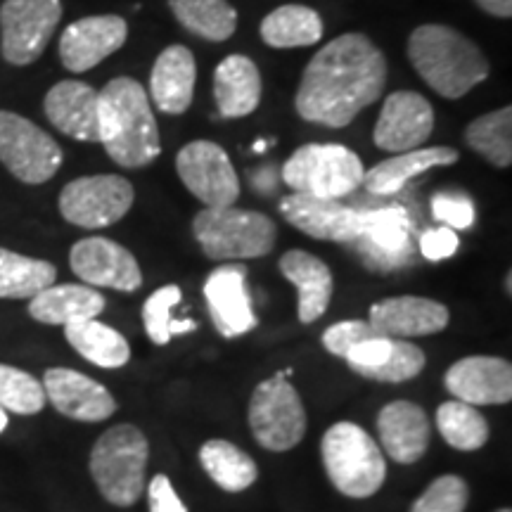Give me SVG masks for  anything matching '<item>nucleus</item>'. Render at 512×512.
Instances as JSON below:
<instances>
[{"mask_svg": "<svg viewBox=\"0 0 512 512\" xmlns=\"http://www.w3.org/2000/svg\"><path fill=\"white\" fill-rule=\"evenodd\" d=\"M387 60L363 34H342L306 64L297 91L299 117L311 124L344 128L382 98Z\"/></svg>", "mask_w": 512, "mask_h": 512, "instance_id": "f257e3e1", "label": "nucleus"}, {"mask_svg": "<svg viewBox=\"0 0 512 512\" xmlns=\"http://www.w3.org/2000/svg\"><path fill=\"white\" fill-rule=\"evenodd\" d=\"M100 143L124 169H143L162 152L150 98L136 79L119 76L98 91Z\"/></svg>", "mask_w": 512, "mask_h": 512, "instance_id": "f03ea898", "label": "nucleus"}, {"mask_svg": "<svg viewBox=\"0 0 512 512\" xmlns=\"http://www.w3.org/2000/svg\"><path fill=\"white\" fill-rule=\"evenodd\" d=\"M408 60L422 81L444 98L458 100L489 76V62L470 38L444 24H425L408 38Z\"/></svg>", "mask_w": 512, "mask_h": 512, "instance_id": "7ed1b4c3", "label": "nucleus"}, {"mask_svg": "<svg viewBox=\"0 0 512 512\" xmlns=\"http://www.w3.org/2000/svg\"><path fill=\"white\" fill-rule=\"evenodd\" d=\"M323 465L339 494L370 498L382 489L387 477V460L382 448L356 422H337L325 432Z\"/></svg>", "mask_w": 512, "mask_h": 512, "instance_id": "20e7f679", "label": "nucleus"}, {"mask_svg": "<svg viewBox=\"0 0 512 512\" xmlns=\"http://www.w3.org/2000/svg\"><path fill=\"white\" fill-rule=\"evenodd\" d=\"M150 446L136 425H117L95 441L91 475L105 501L131 508L143 496Z\"/></svg>", "mask_w": 512, "mask_h": 512, "instance_id": "39448f33", "label": "nucleus"}, {"mask_svg": "<svg viewBox=\"0 0 512 512\" xmlns=\"http://www.w3.org/2000/svg\"><path fill=\"white\" fill-rule=\"evenodd\" d=\"M192 233L211 261L259 259L273 252L278 230L266 214L238 207L202 209L192 221Z\"/></svg>", "mask_w": 512, "mask_h": 512, "instance_id": "423d86ee", "label": "nucleus"}, {"mask_svg": "<svg viewBox=\"0 0 512 512\" xmlns=\"http://www.w3.org/2000/svg\"><path fill=\"white\" fill-rule=\"evenodd\" d=\"M366 166L344 145H304L287 159L283 178L292 192L320 197V200H339L363 185Z\"/></svg>", "mask_w": 512, "mask_h": 512, "instance_id": "0eeeda50", "label": "nucleus"}, {"mask_svg": "<svg viewBox=\"0 0 512 512\" xmlns=\"http://www.w3.org/2000/svg\"><path fill=\"white\" fill-rule=\"evenodd\" d=\"M306 408L299 392L275 373L254 389L249 401V427L266 451L285 453L302 444L306 434Z\"/></svg>", "mask_w": 512, "mask_h": 512, "instance_id": "6e6552de", "label": "nucleus"}, {"mask_svg": "<svg viewBox=\"0 0 512 512\" xmlns=\"http://www.w3.org/2000/svg\"><path fill=\"white\" fill-rule=\"evenodd\" d=\"M0 162L17 181L48 183L64 162L62 147L34 121L0 110Z\"/></svg>", "mask_w": 512, "mask_h": 512, "instance_id": "1a4fd4ad", "label": "nucleus"}, {"mask_svg": "<svg viewBox=\"0 0 512 512\" xmlns=\"http://www.w3.org/2000/svg\"><path fill=\"white\" fill-rule=\"evenodd\" d=\"M136 192L124 176H83L60 192V214L72 226L98 230L114 226L133 207Z\"/></svg>", "mask_w": 512, "mask_h": 512, "instance_id": "9d476101", "label": "nucleus"}, {"mask_svg": "<svg viewBox=\"0 0 512 512\" xmlns=\"http://www.w3.org/2000/svg\"><path fill=\"white\" fill-rule=\"evenodd\" d=\"M62 19L60 0H5L0 8V53L5 62L27 67L48 48Z\"/></svg>", "mask_w": 512, "mask_h": 512, "instance_id": "9b49d317", "label": "nucleus"}, {"mask_svg": "<svg viewBox=\"0 0 512 512\" xmlns=\"http://www.w3.org/2000/svg\"><path fill=\"white\" fill-rule=\"evenodd\" d=\"M370 271H399L415 254L413 221L403 207H380L361 214V235L354 242Z\"/></svg>", "mask_w": 512, "mask_h": 512, "instance_id": "f8f14e48", "label": "nucleus"}, {"mask_svg": "<svg viewBox=\"0 0 512 512\" xmlns=\"http://www.w3.org/2000/svg\"><path fill=\"white\" fill-rule=\"evenodd\" d=\"M176 171L185 188L207 207H235L238 202V171L221 145L209 143V140H195L185 145L176 157Z\"/></svg>", "mask_w": 512, "mask_h": 512, "instance_id": "ddd939ff", "label": "nucleus"}, {"mask_svg": "<svg viewBox=\"0 0 512 512\" xmlns=\"http://www.w3.org/2000/svg\"><path fill=\"white\" fill-rule=\"evenodd\" d=\"M69 266L76 278L91 287H110L119 292H136L143 285L136 256L107 238L79 240L69 252Z\"/></svg>", "mask_w": 512, "mask_h": 512, "instance_id": "4468645a", "label": "nucleus"}, {"mask_svg": "<svg viewBox=\"0 0 512 512\" xmlns=\"http://www.w3.org/2000/svg\"><path fill=\"white\" fill-rule=\"evenodd\" d=\"M280 214L285 221L309 238L342 242L354 245L361 235V214L337 200H320V197L292 192L280 200Z\"/></svg>", "mask_w": 512, "mask_h": 512, "instance_id": "2eb2a0df", "label": "nucleus"}, {"mask_svg": "<svg viewBox=\"0 0 512 512\" xmlns=\"http://www.w3.org/2000/svg\"><path fill=\"white\" fill-rule=\"evenodd\" d=\"M128 38V24L119 15H93L69 24L60 36V60L69 72L81 74L117 53Z\"/></svg>", "mask_w": 512, "mask_h": 512, "instance_id": "dca6fc26", "label": "nucleus"}, {"mask_svg": "<svg viewBox=\"0 0 512 512\" xmlns=\"http://www.w3.org/2000/svg\"><path fill=\"white\" fill-rule=\"evenodd\" d=\"M434 128V112L427 98L415 91H396L384 100L375 124V145L387 152L418 150Z\"/></svg>", "mask_w": 512, "mask_h": 512, "instance_id": "f3484780", "label": "nucleus"}, {"mask_svg": "<svg viewBox=\"0 0 512 512\" xmlns=\"http://www.w3.org/2000/svg\"><path fill=\"white\" fill-rule=\"evenodd\" d=\"M43 392L55 411L79 422H102L117 413V401L105 384L72 368H50L43 375Z\"/></svg>", "mask_w": 512, "mask_h": 512, "instance_id": "a211bd4d", "label": "nucleus"}, {"mask_svg": "<svg viewBox=\"0 0 512 512\" xmlns=\"http://www.w3.org/2000/svg\"><path fill=\"white\" fill-rule=\"evenodd\" d=\"M444 384L470 406H503L512 401V366L496 356H467L446 370Z\"/></svg>", "mask_w": 512, "mask_h": 512, "instance_id": "6ab92c4d", "label": "nucleus"}, {"mask_svg": "<svg viewBox=\"0 0 512 512\" xmlns=\"http://www.w3.org/2000/svg\"><path fill=\"white\" fill-rule=\"evenodd\" d=\"M211 320L223 337H240L259 325L247 292V268L240 264L219 266L204 283Z\"/></svg>", "mask_w": 512, "mask_h": 512, "instance_id": "aec40b11", "label": "nucleus"}, {"mask_svg": "<svg viewBox=\"0 0 512 512\" xmlns=\"http://www.w3.org/2000/svg\"><path fill=\"white\" fill-rule=\"evenodd\" d=\"M451 313L441 302L427 297H389L370 306L368 323L394 339L427 337L448 328Z\"/></svg>", "mask_w": 512, "mask_h": 512, "instance_id": "412c9836", "label": "nucleus"}, {"mask_svg": "<svg viewBox=\"0 0 512 512\" xmlns=\"http://www.w3.org/2000/svg\"><path fill=\"white\" fill-rule=\"evenodd\" d=\"M50 124L81 143H100L98 91L83 81H60L43 102Z\"/></svg>", "mask_w": 512, "mask_h": 512, "instance_id": "4be33fe9", "label": "nucleus"}, {"mask_svg": "<svg viewBox=\"0 0 512 512\" xmlns=\"http://www.w3.org/2000/svg\"><path fill=\"white\" fill-rule=\"evenodd\" d=\"M377 434L389 458L399 465H411L430 446V420L418 403L392 401L377 415Z\"/></svg>", "mask_w": 512, "mask_h": 512, "instance_id": "5701e85b", "label": "nucleus"}, {"mask_svg": "<svg viewBox=\"0 0 512 512\" xmlns=\"http://www.w3.org/2000/svg\"><path fill=\"white\" fill-rule=\"evenodd\" d=\"M197 64L195 55L185 46H169L157 57L150 76V95L166 114H183L195 95Z\"/></svg>", "mask_w": 512, "mask_h": 512, "instance_id": "b1692460", "label": "nucleus"}, {"mask_svg": "<svg viewBox=\"0 0 512 512\" xmlns=\"http://www.w3.org/2000/svg\"><path fill=\"white\" fill-rule=\"evenodd\" d=\"M280 273L285 275L299 292V320L313 323L328 311L335 283L325 261L302 249H290L280 259Z\"/></svg>", "mask_w": 512, "mask_h": 512, "instance_id": "393cba45", "label": "nucleus"}, {"mask_svg": "<svg viewBox=\"0 0 512 512\" xmlns=\"http://www.w3.org/2000/svg\"><path fill=\"white\" fill-rule=\"evenodd\" d=\"M214 95L221 117L240 119L261 102V74L245 55H228L214 72Z\"/></svg>", "mask_w": 512, "mask_h": 512, "instance_id": "a878e982", "label": "nucleus"}, {"mask_svg": "<svg viewBox=\"0 0 512 512\" xmlns=\"http://www.w3.org/2000/svg\"><path fill=\"white\" fill-rule=\"evenodd\" d=\"M105 306V297L91 285H50L29 299V316L43 325H67L98 318Z\"/></svg>", "mask_w": 512, "mask_h": 512, "instance_id": "bb28decb", "label": "nucleus"}, {"mask_svg": "<svg viewBox=\"0 0 512 512\" xmlns=\"http://www.w3.org/2000/svg\"><path fill=\"white\" fill-rule=\"evenodd\" d=\"M458 157V150L444 145L401 152V155L384 159V162L375 164L373 169H368L366 176H363V185L373 195H396L411 178L425 174L430 169H437V166L456 164Z\"/></svg>", "mask_w": 512, "mask_h": 512, "instance_id": "cd10ccee", "label": "nucleus"}, {"mask_svg": "<svg viewBox=\"0 0 512 512\" xmlns=\"http://www.w3.org/2000/svg\"><path fill=\"white\" fill-rule=\"evenodd\" d=\"M64 337L72 344L76 354H81L86 361L100 368H121L131 358V347L126 337L110 325L100 323L98 318L74 320L64 325Z\"/></svg>", "mask_w": 512, "mask_h": 512, "instance_id": "c85d7f7f", "label": "nucleus"}, {"mask_svg": "<svg viewBox=\"0 0 512 512\" xmlns=\"http://www.w3.org/2000/svg\"><path fill=\"white\" fill-rule=\"evenodd\" d=\"M200 463L211 482L228 494H240L249 489L259 477V467L242 448L226 439H209L200 448Z\"/></svg>", "mask_w": 512, "mask_h": 512, "instance_id": "c756f323", "label": "nucleus"}, {"mask_svg": "<svg viewBox=\"0 0 512 512\" xmlns=\"http://www.w3.org/2000/svg\"><path fill=\"white\" fill-rule=\"evenodd\" d=\"M323 22L304 5H283L261 22V38L271 48H306L320 41Z\"/></svg>", "mask_w": 512, "mask_h": 512, "instance_id": "7c9ffc66", "label": "nucleus"}, {"mask_svg": "<svg viewBox=\"0 0 512 512\" xmlns=\"http://www.w3.org/2000/svg\"><path fill=\"white\" fill-rule=\"evenodd\" d=\"M57 268L50 261L0 247V299H31L55 285Z\"/></svg>", "mask_w": 512, "mask_h": 512, "instance_id": "2f4dec72", "label": "nucleus"}, {"mask_svg": "<svg viewBox=\"0 0 512 512\" xmlns=\"http://www.w3.org/2000/svg\"><path fill=\"white\" fill-rule=\"evenodd\" d=\"M178 22L207 41H228L238 27V12L228 0H169Z\"/></svg>", "mask_w": 512, "mask_h": 512, "instance_id": "473e14b6", "label": "nucleus"}, {"mask_svg": "<svg viewBox=\"0 0 512 512\" xmlns=\"http://www.w3.org/2000/svg\"><path fill=\"white\" fill-rule=\"evenodd\" d=\"M465 140L477 155L489 159L498 169H508L512 164V110L489 112L467 126Z\"/></svg>", "mask_w": 512, "mask_h": 512, "instance_id": "72a5a7b5", "label": "nucleus"}, {"mask_svg": "<svg viewBox=\"0 0 512 512\" xmlns=\"http://www.w3.org/2000/svg\"><path fill=\"white\" fill-rule=\"evenodd\" d=\"M437 427L448 446L458 451H479L489 441V422L475 406L463 401H446L437 411Z\"/></svg>", "mask_w": 512, "mask_h": 512, "instance_id": "f704fd0d", "label": "nucleus"}, {"mask_svg": "<svg viewBox=\"0 0 512 512\" xmlns=\"http://www.w3.org/2000/svg\"><path fill=\"white\" fill-rule=\"evenodd\" d=\"M41 380L31 373L0 363V406L17 415H36L46 406Z\"/></svg>", "mask_w": 512, "mask_h": 512, "instance_id": "c9c22d12", "label": "nucleus"}, {"mask_svg": "<svg viewBox=\"0 0 512 512\" xmlns=\"http://www.w3.org/2000/svg\"><path fill=\"white\" fill-rule=\"evenodd\" d=\"M470 503V489L458 475H444L427 486L413 503L411 512H465Z\"/></svg>", "mask_w": 512, "mask_h": 512, "instance_id": "e433bc0d", "label": "nucleus"}, {"mask_svg": "<svg viewBox=\"0 0 512 512\" xmlns=\"http://www.w3.org/2000/svg\"><path fill=\"white\" fill-rule=\"evenodd\" d=\"M183 292L178 285H164L159 287L157 292H152L147 297V302L143 306V323H145V332L157 347H164V344L171 342V311H174L176 304H181Z\"/></svg>", "mask_w": 512, "mask_h": 512, "instance_id": "4c0bfd02", "label": "nucleus"}, {"mask_svg": "<svg viewBox=\"0 0 512 512\" xmlns=\"http://www.w3.org/2000/svg\"><path fill=\"white\" fill-rule=\"evenodd\" d=\"M432 216L453 230H467L475 223V207L470 197L458 192H439L432 197Z\"/></svg>", "mask_w": 512, "mask_h": 512, "instance_id": "58836bf2", "label": "nucleus"}, {"mask_svg": "<svg viewBox=\"0 0 512 512\" xmlns=\"http://www.w3.org/2000/svg\"><path fill=\"white\" fill-rule=\"evenodd\" d=\"M420 254L425 256L427 261H444L448 256H453L458 252L460 247V240L456 235V230L448 228V226H441V228H432V230H425V233L420 235Z\"/></svg>", "mask_w": 512, "mask_h": 512, "instance_id": "ea45409f", "label": "nucleus"}, {"mask_svg": "<svg viewBox=\"0 0 512 512\" xmlns=\"http://www.w3.org/2000/svg\"><path fill=\"white\" fill-rule=\"evenodd\" d=\"M147 501H150V512H188L166 475L152 477L150 486H147Z\"/></svg>", "mask_w": 512, "mask_h": 512, "instance_id": "a19ab883", "label": "nucleus"}, {"mask_svg": "<svg viewBox=\"0 0 512 512\" xmlns=\"http://www.w3.org/2000/svg\"><path fill=\"white\" fill-rule=\"evenodd\" d=\"M475 3L494 17L508 19L512 15V0H475Z\"/></svg>", "mask_w": 512, "mask_h": 512, "instance_id": "79ce46f5", "label": "nucleus"}, {"mask_svg": "<svg viewBox=\"0 0 512 512\" xmlns=\"http://www.w3.org/2000/svg\"><path fill=\"white\" fill-rule=\"evenodd\" d=\"M192 330H197L195 320H171V325H169L171 337L185 335V332H192Z\"/></svg>", "mask_w": 512, "mask_h": 512, "instance_id": "37998d69", "label": "nucleus"}, {"mask_svg": "<svg viewBox=\"0 0 512 512\" xmlns=\"http://www.w3.org/2000/svg\"><path fill=\"white\" fill-rule=\"evenodd\" d=\"M8 411H5L3 406H0V432H5V427H8Z\"/></svg>", "mask_w": 512, "mask_h": 512, "instance_id": "c03bdc74", "label": "nucleus"}, {"mask_svg": "<svg viewBox=\"0 0 512 512\" xmlns=\"http://www.w3.org/2000/svg\"><path fill=\"white\" fill-rule=\"evenodd\" d=\"M266 145L268 143H264V140H259V143H254V152H264Z\"/></svg>", "mask_w": 512, "mask_h": 512, "instance_id": "a18cd8bd", "label": "nucleus"}, {"mask_svg": "<svg viewBox=\"0 0 512 512\" xmlns=\"http://www.w3.org/2000/svg\"><path fill=\"white\" fill-rule=\"evenodd\" d=\"M510 283H512V278H510V273H508V278H505V292H508V294L512 292V285Z\"/></svg>", "mask_w": 512, "mask_h": 512, "instance_id": "49530a36", "label": "nucleus"}, {"mask_svg": "<svg viewBox=\"0 0 512 512\" xmlns=\"http://www.w3.org/2000/svg\"><path fill=\"white\" fill-rule=\"evenodd\" d=\"M496 512H512L510 508H503V510H496Z\"/></svg>", "mask_w": 512, "mask_h": 512, "instance_id": "de8ad7c7", "label": "nucleus"}]
</instances>
